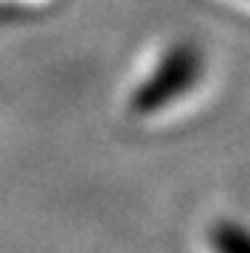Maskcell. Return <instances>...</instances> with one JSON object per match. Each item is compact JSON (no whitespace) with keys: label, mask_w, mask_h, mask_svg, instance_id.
<instances>
[{"label":"cell","mask_w":250,"mask_h":253,"mask_svg":"<svg viewBox=\"0 0 250 253\" xmlns=\"http://www.w3.org/2000/svg\"><path fill=\"white\" fill-rule=\"evenodd\" d=\"M210 243L215 253H250V229L242 224H221Z\"/></svg>","instance_id":"cell-1"}]
</instances>
